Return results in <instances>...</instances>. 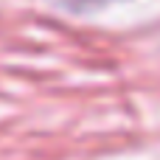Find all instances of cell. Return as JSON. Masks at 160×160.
Here are the masks:
<instances>
[{
	"instance_id": "1",
	"label": "cell",
	"mask_w": 160,
	"mask_h": 160,
	"mask_svg": "<svg viewBox=\"0 0 160 160\" xmlns=\"http://www.w3.org/2000/svg\"><path fill=\"white\" fill-rule=\"evenodd\" d=\"M56 3H62L70 11H93V8H101V6H107L112 0H56Z\"/></svg>"
}]
</instances>
